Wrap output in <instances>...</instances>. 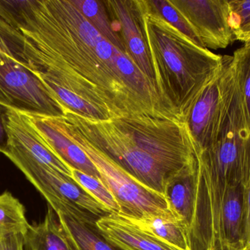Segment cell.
Listing matches in <instances>:
<instances>
[{
  "label": "cell",
  "mask_w": 250,
  "mask_h": 250,
  "mask_svg": "<svg viewBox=\"0 0 250 250\" xmlns=\"http://www.w3.org/2000/svg\"><path fill=\"white\" fill-rule=\"evenodd\" d=\"M23 242L28 250H82L50 205L43 221L29 225Z\"/></svg>",
  "instance_id": "14"
},
{
  "label": "cell",
  "mask_w": 250,
  "mask_h": 250,
  "mask_svg": "<svg viewBox=\"0 0 250 250\" xmlns=\"http://www.w3.org/2000/svg\"><path fill=\"white\" fill-rule=\"evenodd\" d=\"M23 234H14L0 240V250H23Z\"/></svg>",
  "instance_id": "27"
},
{
  "label": "cell",
  "mask_w": 250,
  "mask_h": 250,
  "mask_svg": "<svg viewBox=\"0 0 250 250\" xmlns=\"http://www.w3.org/2000/svg\"><path fill=\"white\" fill-rule=\"evenodd\" d=\"M229 24L235 40L246 43L250 39V0L229 1Z\"/></svg>",
  "instance_id": "23"
},
{
  "label": "cell",
  "mask_w": 250,
  "mask_h": 250,
  "mask_svg": "<svg viewBox=\"0 0 250 250\" xmlns=\"http://www.w3.org/2000/svg\"><path fill=\"white\" fill-rule=\"evenodd\" d=\"M0 104L50 117H62L66 111L29 64L13 56L0 65Z\"/></svg>",
  "instance_id": "6"
},
{
  "label": "cell",
  "mask_w": 250,
  "mask_h": 250,
  "mask_svg": "<svg viewBox=\"0 0 250 250\" xmlns=\"http://www.w3.org/2000/svg\"><path fill=\"white\" fill-rule=\"evenodd\" d=\"M123 218L147 234L173 248L189 250L185 228L173 214L148 216L140 219Z\"/></svg>",
  "instance_id": "16"
},
{
  "label": "cell",
  "mask_w": 250,
  "mask_h": 250,
  "mask_svg": "<svg viewBox=\"0 0 250 250\" xmlns=\"http://www.w3.org/2000/svg\"><path fill=\"white\" fill-rule=\"evenodd\" d=\"M23 205L8 192L0 195V240L14 234H24L29 227Z\"/></svg>",
  "instance_id": "18"
},
{
  "label": "cell",
  "mask_w": 250,
  "mask_h": 250,
  "mask_svg": "<svg viewBox=\"0 0 250 250\" xmlns=\"http://www.w3.org/2000/svg\"><path fill=\"white\" fill-rule=\"evenodd\" d=\"M62 223L71 233L74 240L82 250H117L108 243L96 228L80 222L57 214Z\"/></svg>",
  "instance_id": "19"
},
{
  "label": "cell",
  "mask_w": 250,
  "mask_h": 250,
  "mask_svg": "<svg viewBox=\"0 0 250 250\" xmlns=\"http://www.w3.org/2000/svg\"><path fill=\"white\" fill-rule=\"evenodd\" d=\"M0 17L21 32L30 68L74 92L106 120L176 119L126 52L102 36L71 0H0Z\"/></svg>",
  "instance_id": "1"
},
{
  "label": "cell",
  "mask_w": 250,
  "mask_h": 250,
  "mask_svg": "<svg viewBox=\"0 0 250 250\" xmlns=\"http://www.w3.org/2000/svg\"><path fill=\"white\" fill-rule=\"evenodd\" d=\"M4 155L42 194L57 214L94 228L100 218L111 214L73 178L41 164L22 150L9 145Z\"/></svg>",
  "instance_id": "4"
},
{
  "label": "cell",
  "mask_w": 250,
  "mask_h": 250,
  "mask_svg": "<svg viewBox=\"0 0 250 250\" xmlns=\"http://www.w3.org/2000/svg\"><path fill=\"white\" fill-rule=\"evenodd\" d=\"M104 2L114 30L120 34L123 40L126 54L156 87L152 66L140 23L136 0H104Z\"/></svg>",
  "instance_id": "9"
},
{
  "label": "cell",
  "mask_w": 250,
  "mask_h": 250,
  "mask_svg": "<svg viewBox=\"0 0 250 250\" xmlns=\"http://www.w3.org/2000/svg\"><path fill=\"white\" fill-rule=\"evenodd\" d=\"M71 1L104 38L119 49L126 53L120 34L113 27L112 22L104 1L71 0Z\"/></svg>",
  "instance_id": "17"
},
{
  "label": "cell",
  "mask_w": 250,
  "mask_h": 250,
  "mask_svg": "<svg viewBox=\"0 0 250 250\" xmlns=\"http://www.w3.org/2000/svg\"><path fill=\"white\" fill-rule=\"evenodd\" d=\"M72 178L91 196L106 206L111 214H120L121 209L118 202L99 179L76 169H72Z\"/></svg>",
  "instance_id": "21"
},
{
  "label": "cell",
  "mask_w": 250,
  "mask_h": 250,
  "mask_svg": "<svg viewBox=\"0 0 250 250\" xmlns=\"http://www.w3.org/2000/svg\"><path fill=\"white\" fill-rule=\"evenodd\" d=\"M242 236L243 191L240 183L229 189L225 199L220 215L218 243L240 245L244 248Z\"/></svg>",
  "instance_id": "15"
},
{
  "label": "cell",
  "mask_w": 250,
  "mask_h": 250,
  "mask_svg": "<svg viewBox=\"0 0 250 250\" xmlns=\"http://www.w3.org/2000/svg\"><path fill=\"white\" fill-rule=\"evenodd\" d=\"M189 23L206 48H226L234 41L229 24V1L170 0Z\"/></svg>",
  "instance_id": "7"
},
{
  "label": "cell",
  "mask_w": 250,
  "mask_h": 250,
  "mask_svg": "<svg viewBox=\"0 0 250 250\" xmlns=\"http://www.w3.org/2000/svg\"><path fill=\"white\" fill-rule=\"evenodd\" d=\"M7 108L0 104V154H5L10 145L7 132Z\"/></svg>",
  "instance_id": "26"
},
{
  "label": "cell",
  "mask_w": 250,
  "mask_h": 250,
  "mask_svg": "<svg viewBox=\"0 0 250 250\" xmlns=\"http://www.w3.org/2000/svg\"><path fill=\"white\" fill-rule=\"evenodd\" d=\"M244 250H248V249H245Z\"/></svg>",
  "instance_id": "30"
},
{
  "label": "cell",
  "mask_w": 250,
  "mask_h": 250,
  "mask_svg": "<svg viewBox=\"0 0 250 250\" xmlns=\"http://www.w3.org/2000/svg\"><path fill=\"white\" fill-rule=\"evenodd\" d=\"M64 117L83 137L132 177L163 195L166 179L173 173L138 149L112 119L91 120L67 109Z\"/></svg>",
  "instance_id": "5"
},
{
  "label": "cell",
  "mask_w": 250,
  "mask_h": 250,
  "mask_svg": "<svg viewBox=\"0 0 250 250\" xmlns=\"http://www.w3.org/2000/svg\"><path fill=\"white\" fill-rule=\"evenodd\" d=\"M20 113L70 168L100 179L99 173L89 157L82 148L56 127L50 116Z\"/></svg>",
  "instance_id": "11"
},
{
  "label": "cell",
  "mask_w": 250,
  "mask_h": 250,
  "mask_svg": "<svg viewBox=\"0 0 250 250\" xmlns=\"http://www.w3.org/2000/svg\"><path fill=\"white\" fill-rule=\"evenodd\" d=\"M136 1L159 96L185 123L201 91L220 71L223 56L196 45L159 16L147 0Z\"/></svg>",
  "instance_id": "2"
},
{
  "label": "cell",
  "mask_w": 250,
  "mask_h": 250,
  "mask_svg": "<svg viewBox=\"0 0 250 250\" xmlns=\"http://www.w3.org/2000/svg\"><path fill=\"white\" fill-rule=\"evenodd\" d=\"M151 8L175 29L202 48L204 46L196 32L169 0H147Z\"/></svg>",
  "instance_id": "22"
},
{
  "label": "cell",
  "mask_w": 250,
  "mask_h": 250,
  "mask_svg": "<svg viewBox=\"0 0 250 250\" xmlns=\"http://www.w3.org/2000/svg\"><path fill=\"white\" fill-rule=\"evenodd\" d=\"M96 228L108 243L121 250H179L147 234L117 214L100 218Z\"/></svg>",
  "instance_id": "12"
},
{
  "label": "cell",
  "mask_w": 250,
  "mask_h": 250,
  "mask_svg": "<svg viewBox=\"0 0 250 250\" xmlns=\"http://www.w3.org/2000/svg\"><path fill=\"white\" fill-rule=\"evenodd\" d=\"M241 184L243 191L242 243L245 249L250 250V154L244 164Z\"/></svg>",
  "instance_id": "25"
},
{
  "label": "cell",
  "mask_w": 250,
  "mask_h": 250,
  "mask_svg": "<svg viewBox=\"0 0 250 250\" xmlns=\"http://www.w3.org/2000/svg\"><path fill=\"white\" fill-rule=\"evenodd\" d=\"M56 127L83 150L100 174V179L114 195L120 206L118 215L140 219L152 215H170L164 195L152 190L132 177L106 154L94 146L62 117H50Z\"/></svg>",
  "instance_id": "3"
},
{
  "label": "cell",
  "mask_w": 250,
  "mask_h": 250,
  "mask_svg": "<svg viewBox=\"0 0 250 250\" xmlns=\"http://www.w3.org/2000/svg\"><path fill=\"white\" fill-rule=\"evenodd\" d=\"M245 248L240 245H230L226 243H218L209 250H244Z\"/></svg>",
  "instance_id": "28"
},
{
  "label": "cell",
  "mask_w": 250,
  "mask_h": 250,
  "mask_svg": "<svg viewBox=\"0 0 250 250\" xmlns=\"http://www.w3.org/2000/svg\"><path fill=\"white\" fill-rule=\"evenodd\" d=\"M232 57L233 74L250 123V45L235 51Z\"/></svg>",
  "instance_id": "20"
},
{
  "label": "cell",
  "mask_w": 250,
  "mask_h": 250,
  "mask_svg": "<svg viewBox=\"0 0 250 250\" xmlns=\"http://www.w3.org/2000/svg\"><path fill=\"white\" fill-rule=\"evenodd\" d=\"M196 161L170 174L164 186L165 199L170 212L182 223L186 233L192 221L195 204Z\"/></svg>",
  "instance_id": "13"
},
{
  "label": "cell",
  "mask_w": 250,
  "mask_h": 250,
  "mask_svg": "<svg viewBox=\"0 0 250 250\" xmlns=\"http://www.w3.org/2000/svg\"><path fill=\"white\" fill-rule=\"evenodd\" d=\"M245 45H250V39L249 41H247V42L245 43Z\"/></svg>",
  "instance_id": "29"
},
{
  "label": "cell",
  "mask_w": 250,
  "mask_h": 250,
  "mask_svg": "<svg viewBox=\"0 0 250 250\" xmlns=\"http://www.w3.org/2000/svg\"><path fill=\"white\" fill-rule=\"evenodd\" d=\"M221 69L201 91L185 120L196 154L211 146L223 117L225 98Z\"/></svg>",
  "instance_id": "8"
},
{
  "label": "cell",
  "mask_w": 250,
  "mask_h": 250,
  "mask_svg": "<svg viewBox=\"0 0 250 250\" xmlns=\"http://www.w3.org/2000/svg\"><path fill=\"white\" fill-rule=\"evenodd\" d=\"M10 145L24 151L38 162L72 177V169L64 162L19 112L7 108Z\"/></svg>",
  "instance_id": "10"
},
{
  "label": "cell",
  "mask_w": 250,
  "mask_h": 250,
  "mask_svg": "<svg viewBox=\"0 0 250 250\" xmlns=\"http://www.w3.org/2000/svg\"><path fill=\"white\" fill-rule=\"evenodd\" d=\"M23 41L24 38L21 32L0 18V65L11 56L27 63L23 53Z\"/></svg>",
  "instance_id": "24"
}]
</instances>
